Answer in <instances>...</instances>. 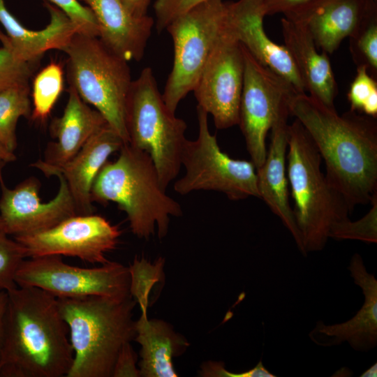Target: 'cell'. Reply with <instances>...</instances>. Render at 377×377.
Listing matches in <instances>:
<instances>
[{"instance_id": "obj_1", "label": "cell", "mask_w": 377, "mask_h": 377, "mask_svg": "<svg viewBox=\"0 0 377 377\" xmlns=\"http://www.w3.org/2000/svg\"><path fill=\"white\" fill-rule=\"evenodd\" d=\"M288 106L324 160L326 178L350 209L371 202L377 193L375 118L350 110L339 115L306 93L293 94Z\"/></svg>"}, {"instance_id": "obj_2", "label": "cell", "mask_w": 377, "mask_h": 377, "mask_svg": "<svg viewBox=\"0 0 377 377\" xmlns=\"http://www.w3.org/2000/svg\"><path fill=\"white\" fill-rule=\"evenodd\" d=\"M7 293L1 377H66L73 350L57 298L31 286Z\"/></svg>"}, {"instance_id": "obj_3", "label": "cell", "mask_w": 377, "mask_h": 377, "mask_svg": "<svg viewBox=\"0 0 377 377\" xmlns=\"http://www.w3.org/2000/svg\"><path fill=\"white\" fill-rule=\"evenodd\" d=\"M57 302L73 350L66 377H112L120 349L135 336L136 300L92 295Z\"/></svg>"}, {"instance_id": "obj_4", "label": "cell", "mask_w": 377, "mask_h": 377, "mask_svg": "<svg viewBox=\"0 0 377 377\" xmlns=\"http://www.w3.org/2000/svg\"><path fill=\"white\" fill-rule=\"evenodd\" d=\"M119 151L117 158L107 161L96 176L91 200L117 203L126 213L135 236L148 239L156 227L161 239L168 234L170 216H181L182 207L162 188L147 152L129 144H124Z\"/></svg>"}, {"instance_id": "obj_5", "label": "cell", "mask_w": 377, "mask_h": 377, "mask_svg": "<svg viewBox=\"0 0 377 377\" xmlns=\"http://www.w3.org/2000/svg\"><path fill=\"white\" fill-rule=\"evenodd\" d=\"M321 159L310 135L295 119L288 126L286 168L305 256L321 251L332 228L349 219L351 212L322 172Z\"/></svg>"}, {"instance_id": "obj_6", "label": "cell", "mask_w": 377, "mask_h": 377, "mask_svg": "<svg viewBox=\"0 0 377 377\" xmlns=\"http://www.w3.org/2000/svg\"><path fill=\"white\" fill-rule=\"evenodd\" d=\"M67 55L66 78L87 103L128 144L126 106L132 83L128 62L97 36L76 33L62 50Z\"/></svg>"}, {"instance_id": "obj_7", "label": "cell", "mask_w": 377, "mask_h": 377, "mask_svg": "<svg viewBox=\"0 0 377 377\" xmlns=\"http://www.w3.org/2000/svg\"><path fill=\"white\" fill-rule=\"evenodd\" d=\"M128 144L147 152L166 191L178 175L187 128L186 122L166 107L150 67L132 81L126 106Z\"/></svg>"}, {"instance_id": "obj_8", "label": "cell", "mask_w": 377, "mask_h": 377, "mask_svg": "<svg viewBox=\"0 0 377 377\" xmlns=\"http://www.w3.org/2000/svg\"><path fill=\"white\" fill-rule=\"evenodd\" d=\"M227 1L202 3L172 21L166 27L174 45V61L162 97L172 113L180 101L193 91L221 36Z\"/></svg>"}, {"instance_id": "obj_9", "label": "cell", "mask_w": 377, "mask_h": 377, "mask_svg": "<svg viewBox=\"0 0 377 377\" xmlns=\"http://www.w3.org/2000/svg\"><path fill=\"white\" fill-rule=\"evenodd\" d=\"M198 134L186 140L181 164L184 175L175 181L174 190L180 195L195 191H215L231 200L259 198L256 168L251 161L230 158L222 151L208 126V114L197 106Z\"/></svg>"}, {"instance_id": "obj_10", "label": "cell", "mask_w": 377, "mask_h": 377, "mask_svg": "<svg viewBox=\"0 0 377 377\" xmlns=\"http://www.w3.org/2000/svg\"><path fill=\"white\" fill-rule=\"evenodd\" d=\"M15 281L17 286L36 287L57 298L131 296L129 269L117 262L84 268L66 264L61 256L34 257L22 262Z\"/></svg>"}, {"instance_id": "obj_11", "label": "cell", "mask_w": 377, "mask_h": 377, "mask_svg": "<svg viewBox=\"0 0 377 377\" xmlns=\"http://www.w3.org/2000/svg\"><path fill=\"white\" fill-rule=\"evenodd\" d=\"M241 46L244 68L238 125L251 161L257 169L266 157L268 131L281 112L288 106L292 96L298 92L286 80L258 61L243 45Z\"/></svg>"}, {"instance_id": "obj_12", "label": "cell", "mask_w": 377, "mask_h": 377, "mask_svg": "<svg viewBox=\"0 0 377 377\" xmlns=\"http://www.w3.org/2000/svg\"><path fill=\"white\" fill-rule=\"evenodd\" d=\"M244 68L241 44L224 24L193 90L198 106L212 116L218 129L238 125Z\"/></svg>"}, {"instance_id": "obj_13", "label": "cell", "mask_w": 377, "mask_h": 377, "mask_svg": "<svg viewBox=\"0 0 377 377\" xmlns=\"http://www.w3.org/2000/svg\"><path fill=\"white\" fill-rule=\"evenodd\" d=\"M120 235L117 226L91 214L75 215L50 229L14 239L29 258L66 256L103 265L109 261L105 255L116 248Z\"/></svg>"}, {"instance_id": "obj_14", "label": "cell", "mask_w": 377, "mask_h": 377, "mask_svg": "<svg viewBox=\"0 0 377 377\" xmlns=\"http://www.w3.org/2000/svg\"><path fill=\"white\" fill-rule=\"evenodd\" d=\"M54 175L60 183L57 194L50 201L43 202L38 195L40 184L36 178L29 177L14 188H9L0 174V218L9 235L17 237L43 231L78 215L65 179L61 174Z\"/></svg>"}, {"instance_id": "obj_15", "label": "cell", "mask_w": 377, "mask_h": 377, "mask_svg": "<svg viewBox=\"0 0 377 377\" xmlns=\"http://www.w3.org/2000/svg\"><path fill=\"white\" fill-rule=\"evenodd\" d=\"M263 0L227 1L226 31L261 64L290 82L298 93H305L296 66L284 45L266 34Z\"/></svg>"}, {"instance_id": "obj_16", "label": "cell", "mask_w": 377, "mask_h": 377, "mask_svg": "<svg viewBox=\"0 0 377 377\" xmlns=\"http://www.w3.org/2000/svg\"><path fill=\"white\" fill-rule=\"evenodd\" d=\"M348 269L354 283L362 289L363 305L344 323L326 325L318 321L309 337L319 346H336L347 342L355 350L368 352L377 345V280L367 272L359 253L352 256Z\"/></svg>"}, {"instance_id": "obj_17", "label": "cell", "mask_w": 377, "mask_h": 377, "mask_svg": "<svg viewBox=\"0 0 377 377\" xmlns=\"http://www.w3.org/2000/svg\"><path fill=\"white\" fill-rule=\"evenodd\" d=\"M376 8L373 0H313L284 17L304 24L317 47L332 54Z\"/></svg>"}, {"instance_id": "obj_18", "label": "cell", "mask_w": 377, "mask_h": 377, "mask_svg": "<svg viewBox=\"0 0 377 377\" xmlns=\"http://www.w3.org/2000/svg\"><path fill=\"white\" fill-rule=\"evenodd\" d=\"M289 106L279 114L271 128V141L266 157L256 169L259 198L282 221L305 256L300 230L289 202L286 152L288 142Z\"/></svg>"}, {"instance_id": "obj_19", "label": "cell", "mask_w": 377, "mask_h": 377, "mask_svg": "<svg viewBox=\"0 0 377 377\" xmlns=\"http://www.w3.org/2000/svg\"><path fill=\"white\" fill-rule=\"evenodd\" d=\"M126 144L108 124L95 133L69 161L60 167L32 164L46 176L61 174L73 199L78 215L94 212L91 188L108 157Z\"/></svg>"}, {"instance_id": "obj_20", "label": "cell", "mask_w": 377, "mask_h": 377, "mask_svg": "<svg viewBox=\"0 0 377 377\" xmlns=\"http://www.w3.org/2000/svg\"><path fill=\"white\" fill-rule=\"evenodd\" d=\"M78 1L94 13L99 38L109 49L128 62L142 59L154 25L151 17H133L123 0Z\"/></svg>"}, {"instance_id": "obj_21", "label": "cell", "mask_w": 377, "mask_h": 377, "mask_svg": "<svg viewBox=\"0 0 377 377\" xmlns=\"http://www.w3.org/2000/svg\"><path fill=\"white\" fill-rule=\"evenodd\" d=\"M284 46L296 66L309 95L334 108L337 84L327 54L318 52L309 30L302 23L285 17L281 20Z\"/></svg>"}, {"instance_id": "obj_22", "label": "cell", "mask_w": 377, "mask_h": 377, "mask_svg": "<svg viewBox=\"0 0 377 377\" xmlns=\"http://www.w3.org/2000/svg\"><path fill=\"white\" fill-rule=\"evenodd\" d=\"M68 98L63 114L52 120L51 133L57 141L48 145L43 161L36 163L60 167L73 158L87 141L108 125L96 109L84 102L75 90L68 87Z\"/></svg>"}, {"instance_id": "obj_23", "label": "cell", "mask_w": 377, "mask_h": 377, "mask_svg": "<svg viewBox=\"0 0 377 377\" xmlns=\"http://www.w3.org/2000/svg\"><path fill=\"white\" fill-rule=\"evenodd\" d=\"M50 13V23L43 29L34 31L24 27L8 10L5 0H0V23L12 47L25 61L38 62L50 50H63L77 29L69 17L59 8L44 1Z\"/></svg>"}, {"instance_id": "obj_24", "label": "cell", "mask_w": 377, "mask_h": 377, "mask_svg": "<svg viewBox=\"0 0 377 377\" xmlns=\"http://www.w3.org/2000/svg\"><path fill=\"white\" fill-rule=\"evenodd\" d=\"M140 346L139 363L140 376L177 377L172 359L183 353L189 346L169 323L159 319L149 320L141 313L135 321L134 338Z\"/></svg>"}, {"instance_id": "obj_25", "label": "cell", "mask_w": 377, "mask_h": 377, "mask_svg": "<svg viewBox=\"0 0 377 377\" xmlns=\"http://www.w3.org/2000/svg\"><path fill=\"white\" fill-rule=\"evenodd\" d=\"M29 92V85L0 91V141L12 152L17 146L15 130L18 119L31 113Z\"/></svg>"}, {"instance_id": "obj_26", "label": "cell", "mask_w": 377, "mask_h": 377, "mask_svg": "<svg viewBox=\"0 0 377 377\" xmlns=\"http://www.w3.org/2000/svg\"><path fill=\"white\" fill-rule=\"evenodd\" d=\"M64 89V71L52 61L34 77L32 83L33 119L43 122L50 115Z\"/></svg>"}, {"instance_id": "obj_27", "label": "cell", "mask_w": 377, "mask_h": 377, "mask_svg": "<svg viewBox=\"0 0 377 377\" xmlns=\"http://www.w3.org/2000/svg\"><path fill=\"white\" fill-rule=\"evenodd\" d=\"M350 38V50L357 66H364L375 78L377 75V8L367 16Z\"/></svg>"}, {"instance_id": "obj_28", "label": "cell", "mask_w": 377, "mask_h": 377, "mask_svg": "<svg viewBox=\"0 0 377 377\" xmlns=\"http://www.w3.org/2000/svg\"><path fill=\"white\" fill-rule=\"evenodd\" d=\"M0 40V91L14 87L29 86L38 62L22 59L1 30Z\"/></svg>"}, {"instance_id": "obj_29", "label": "cell", "mask_w": 377, "mask_h": 377, "mask_svg": "<svg viewBox=\"0 0 377 377\" xmlns=\"http://www.w3.org/2000/svg\"><path fill=\"white\" fill-rule=\"evenodd\" d=\"M164 260L159 258L154 264L145 258H135L128 267L130 272V294L139 304L141 313L147 314L149 296L153 286L161 281Z\"/></svg>"}, {"instance_id": "obj_30", "label": "cell", "mask_w": 377, "mask_h": 377, "mask_svg": "<svg viewBox=\"0 0 377 377\" xmlns=\"http://www.w3.org/2000/svg\"><path fill=\"white\" fill-rule=\"evenodd\" d=\"M348 100L350 110L376 118L377 116V82L364 66L357 68L350 86Z\"/></svg>"}, {"instance_id": "obj_31", "label": "cell", "mask_w": 377, "mask_h": 377, "mask_svg": "<svg viewBox=\"0 0 377 377\" xmlns=\"http://www.w3.org/2000/svg\"><path fill=\"white\" fill-rule=\"evenodd\" d=\"M8 235L0 218V291H8L17 286V270L27 258L22 245Z\"/></svg>"}, {"instance_id": "obj_32", "label": "cell", "mask_w": 377, "mask_h": 377, "mask_svg": "<svg viewBox=\"0 0 377 377\" xmlns=\"http://www.w3.org/2000/svg\"><path fill=\"white\" fill-rule=\"evenodd\" d=\"M371 207L360 219L351 221L348 219L334 226L330 237L337 240L355 239L367 243L377 242V193L374 195Z\"/></svg>"}, {"instance_id": "obj_33", "label": "cell", "mask_w": 377, "mask_h": 377, "mask_svg": "<svg viewBox=\"0 0 377 377\" xmlns=\"http://www.w3.org/2000/svg\"><path fill=\"white\" fill-rule=\"evenodd\" d=\"M44 1L61 9L76 27L77 34L99 37V27L94 13L78 0Z\"/></svg>"}, {"instance_id": "obj_34", "label": "cell", "mask_w": 377, "mask_h": 377, "mask_svg": "<svg viewBox=\"0 0 377 377\" xmlns=\"http://www.w3.org/2000/svg\"><path fill=\"white\" fill-rule=\"evenodd\" d=\"M207 1L210 0H156L153 8L157 31L161 33L175 18Z\"/></svg>"}, {"instance_id": "obj_35", "label": "cell", "mask_w": 377, "mask_h": 377, "mask_svg": "<svg viewBox=\"0 0 377 377\" xmlns=\"http://www.w3.org/2000/svg\"><path fill=\"white\" fill-rule=\"evenodd\" d=\"M199 376L204 377H275L261 360L252 369L240 373L228 371L222 362L209 361L201 365Z\"/></svg>"}, {"instance_id": "obj_36", "label": "cell", "mask_w": 377, "mask_h": 377, "mask_svg": "<svg viewBox=\"0 0 377 377\" xmlns=\"http://www.w3.org/2000/svg\"><path fill=\"white\" fill-rule=\"evenodd\" d=\"M137 359L131 342L124 343L117 357L112 377H140V370L136 367Z\"/></svg>"}, {"instance_id": "obj_37", "label": "cell", "mask_w": 377, "mask_h": 377, "mask_svg": "<svg viewBox=\"0 0 377 377\" xmlns=\"http://www.w3.org/2000/svg\"><path fill=\"white\" fill-rule=\"evenodd\" d=\"M266 15L281 13L284 16L302 8L313 0H263Z\"/></svg>"}, {"instance_id": "obj_38", "label": "cell", "mask_w": 377, "mask_h": 377, "mask_svg": "<svg viewBox=\"0 0 377 377\" xmlns=\"http://www.w3.org/2000/svg\"><path fill=\"white\" fill-rule=\"evenodd\" d=\"M131 15L140 18L147 15V10L151 0H123Z\"/></svg>"}, {"instance_id": "obj_39", "label": "cell", "mask_w": 377, "mask_h": 377, "mask_svg": "<svg viewBox=\"0 0 377 377\" xmlns=\"http://www.w3.org/2000/svg\"><path fill=\"white\" fill-rule=\"evenodd\" d=\"M7 303V291H0V350L3 338Z\"/></svg>"}, {"instance_id": "obj_40", "label": "cell", "mask_w": 377, "mask_h": 377, "mask_svg": "<svg viewBox=\"0 0 377 377\" xmlns=\"http://www.w3.org/2000/svg\"><path fill=\"white\" fill-rule=\"evenodd\" d=\"M16 159L14 152L8 150L0 141V174L3 166L9 162L15 161Z\"/></svg>"}, {"instance_id": "obj_41", "label": "cell", "mask_w": 377, "mask_h": 377, "mask_svg": "<svg viewBox=\"0 0 377 377\" xmlns=\"http://www.w3.org/2000/svg\"><path fill=\"white\" fill-rule=\"evenodd\" d=\"M361 377H376L377 376V364L376 362L367 369L360 375Z\"/></svg>"}, {"instance_id": "obj_42", "label": "cell", "mask_w": 377, "mask_h": 377, "mask_svg": "<svg viewBox=\"0 0 377 377\" xmlns=\"http://www.w3.org/2000/svg\"><path fill=\"white\" fill-rule=\"evenodd\" d=\"M1 369H2V364H1V357H0V377L1 374Z\"/></svg>"}, {"instance_id": "obj_43", "label": "cell", "mask_w": 377, "mask_h": 377, "mask_svg": "<svg viewBox=\"0 0 377 377\" xmlns=\"http://www.w3.org/2000/svg\"><path fill=\"white\" fill-rule=\"evenodd\" d=\"M373 1H376V2H377V0H373Z\"/></svg>"}]
</instances>
